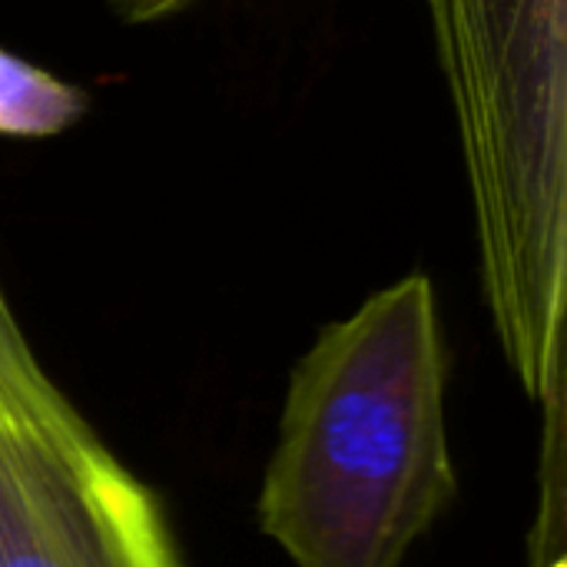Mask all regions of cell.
<instances>
[{"label":"cell","instance_id":"obj_4","mask_svg":"<svg viewBox=\"0 0 567 567\" xmlns=\"http://www.w3.org/2000/svg\"><path fill=\"white\" fill-rule=\"evenodd\" d=\"M0 422L66 442L93 439V429L76 415V409L40 369L3 292H0Z\"/></svg>","mask_w":567,"mask_h":567},{"label":"cell","instance_id":"obj_5","mask_svg":"<svg viewBox=\"0 0 567 567\" xmlns=\"http://www.w3.org/2000/svg\"><path fill=\"white\" fill-rule=\"evenodd\" d=\"M93 100L76 83L0 47V136L53 140L73 130Z\"/></svg>","mask_w":567,"mask_h":567},{"label":"cell","instance_id":"obj_1","mask_svg":"<svg viewBox=\"0 0 567 567\" xmlns=\"http://www.w3.org/2000/svg\"><path fill=\"white\" fill-rule=\"evenodd\" d=\"M449 352L435 289L405 276L296 362L256 518L296 567H402L449 512Z\"/></svg>","mask_w":567,"mask_h":567},{"label":"cell","instance_id":"obj_3","mask_svg":"<svg viewBox=\"0 0 567 567\" xmlns=\"http://www.w3.org/2000/svg\"><path fill=\"white\" fill-rule=\"evenodd\" d=\"M0 567H183L153 492L100 439L0 422Z\"/></svg>","mask_w":567,"mask_h":567},{"label":"cell","instance_id":"obj_2","mask_svg":"<svg viewBox=\"0 0 567 567\" xmlns=\"http://www.w3.org/2000/svg\"><path fill=\"white\" fill-rule=\"evenodd\" d=\"M475 206L482 279L522 389L565 385L567 0H425Z\"/></svg>","mask_w":567,"mask_h":567},{"label":"cell","instance_id":"obj_6","mask_svg":"<svg viewBox=\"0 0 567 567\" xmlns=\"http://www.w3.org/2000/svg\"><path fill=\"white\" fill-rule=\"evenodd\" d=\"M110 3L126 23H153L169 13H179L183 7H189L196 0H110Z\"/></svg>","mask_w":567,"mask_h":567}]
</instances>
